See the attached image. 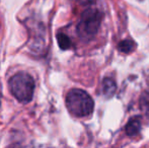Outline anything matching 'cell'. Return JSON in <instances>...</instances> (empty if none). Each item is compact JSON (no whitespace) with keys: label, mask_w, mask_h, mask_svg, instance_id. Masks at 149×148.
I'll return each instance as SVG.
<instances>
[{"label":"cell","mask_w":149,"mask_h":148,"mask_svg":"<svg viewBox=\"0 0 149 148\" xmlns=\"http://www.w3.org/2000/svg\"><path fill=\"white\" fill-rule=\"evenodd\" d=\"M66 107L73 116L82 118L92 114L94 104L86 91L82 89H72L67 93Z\"/></svg>","instance_id":"cell-1"},{"label":"cell","mask_w":149,"mask_h":148,"mask_svg":"<svg viewBox=\"0 0 149 148\" xmlns=\"http://www.w3.org/2000/svg\"><path fill=\"white\" fill-rule=\"evenodd\" d=\"M9 88L11 94L20 103H29L33 99L35 81L30 74L18 72L10 78Z\"/></svg>","instance_id":"cell-2"},{"label":"cell","mask_w":149,"mask_h":148,"mask_svg":"<svg viewBox=\"0 0 149 148\" xmlns=\"http://www.w3.org/2000/svg\"><path fill=\"white\" fill-rule=\"evenodd\" d=\"M102 22V13L97 9L89 8L81 15L77 24V34L84 41H89L95 36Z\"/></svg>","instance_id":"cell-3"},{"label":"cell","mask_w":149,"mask_h":148,"mask_svg":"<svg viewBox=\"0 0 149 148\" xmlns=\"http://www.w3.org/2000/svg\"><path fill=\"white\" fill-rule=\"evenodd\" d=\"M140 129H141V122L138 118H134L128 122L126 126V133L129 136H135L140 132Z\"/></svg>","instance_id":"cell-4"},{"label":"cell","mask_w":149,"mask_h":148,"mask_svg":"<svg viewBox=\"0 0 149 148\" xmlns=\"http://www.w3.org/2000/svg\"><path fill=\"white\" fill-rule=\"evenodd\" d=\"M115 90H116V83L113 79L106 78L102 81V93L107 97H112L115 93Z\"/></svg>","instance_id":"cell-5"},{"label":"cell","mask_w":149,"mask_h":148,"mask_svg":"<svg viewBox=\"0 0 149 148\" xmlns=\"http://www.w3.org/2000/svg\"><path fill=\"white\" fill-rule=\"evenodd\" d=\"M135 48V44L130 40H124L121 41L118 45V49L122 53H131Z\"/></svg>","instance_id":"cell-6"},{"label":"cell","mask_w":149,"mask_h":148,"mask_svg":"<svg viewBox=\"0 0 149 148\" xmlns=\"http://www.w3.org/2000/svg\"><path fill=\"white\" fill-rule=\"evenodd\" d=\"M57 40H58V43H59V46L61 49L63 50H67L70 48L71 46V41L66 35L64 34H59L57 36Z\"/></svg>","instance_id":"cell-7"}]
</instances>
